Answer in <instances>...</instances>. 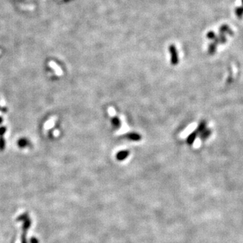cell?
Returning <instances> with one entry per match:
<instances>
[{
    "label": "cell",
    "mask_w": 243,
    "mask_h": 243,
    "mask_svg": "<svg viewBox=\"0 0 243 243\" xmlns=\"http://www.w3.org/2000/svg\"><path fill=\"white\" fill-rule=\"evenodd\" d=\"M169 51H170V53L171 63L173 66H176L179 62V57L176 46L173 44L170 45L169 46Z\"/></svg>",
    "instance_id": "1"
},
{
    "label": "cell",
    "mask_w": 243,
    "mask_h": 243,
    "mask_svg": "<svg viewBox=\"0 0 243 243\" xmlns=\"http://www.w3.org/2000/svg\"><path fill=\"white\" fill-rule=\"evenodd\" d=\"M125 136H126V138H127L128 140H131V141H141L142 139L141 134L137 133V132H128V133L125 134Z\"/></svg>",
    "instance_id": "2"
},
{
    "label": "cell",
    "mask_w": 243,
    "mask_h": 243,
    "mask_svg": "<svg viewBox=\"0 0 243 243\" xmlns=\"http://www.w3.org/2000/svg\"><path fill=\"white\" fill-rule=\"evenodd\" d=\"M130 155V151L128 150H122L117 152L116 155V159L118 161H123L126 159Z\"/></svg>",
    "instance_id": "3"
},
{
    "label": "cell",
    "mask_w": 243,
    "mask_h": 243,
    "mask_svg": "<svg viewBox=\"0 0 243 243\" xmlns=\"http://www.w3.org/2000/svg\"><path fill=\"white\" fill-rule=\"evenodd\" d=\"M220 33H223V34H228L229 35H233V31L231 30L230 28V26L227 25V24H222V26H220L219 28Z\"/></svg>",
    "instance_id": "4"
},
{
    "label": "cell",
    "mask_w": 243,
    "mask_h": 243,
    "mask_svg": "<svg viewBox=\"0 0 243 243\" xmlns=\"http://www.w3.org/2000/svg\"><path fill=\"white\" fill-rule=\"evenodd\" d=\"M112 124L116 128H118L121 126V121L117 116H113L112 117Z\"/></svg>",
    "instance_id": "5"
},
{
    "label": "cell",
    "mask_w": 243,
    "mask_h": 243,
    "mask_svg": "<svg viewBox=\"0 0 243 243\" xmlns=\"http://www.w3.org/2000/svg\"><path fill=\"white\" fill-rule=\"evenodd\" d=\"M235 14L239 18H242L243 17V6L237 7L235 9Z\"/></svg>",
    "instance_id": "6"
},
{
    "label": "cell",
    "mask_w": 243,
    "mask_h": 243,
    "mask_svg": "<svg viewBox=\"0 0 243 243\" xmlns=\"http://www.w3.org/2000/svg\"><path fill=\"white\" fill-rule=\"evenodd\" d=\"M196 134H196V132H193L192 134L189 135V136L187 139V143L188 144H192L193 143L194 141H195V137H196Z\"/></svg>",
    "instance_id": "7"
},
{
    "label": "cell",
    "mask_w": 243,
    "mask_h": 243,
    "mask_svg": "<svg viewBox=\"0 0 243 243\" xmlns=\"http://www.w3.org/2000/svg\"><path fill=\"white\" fill-rule=\"evenodd\" d=\"M207 37L211 40H214L217 37V35H215V32L213 31H209L207 34Z\"/></svg>",
    "instance_id": "8"
},
{
    "label": "cell",
    "mask_w": 243,
    "mask_h": 243,
    "mask_svg": "<svg viewBox=\"0 0 243 243\" xmlns=\"http://www.w3.org/2000/svg\"><path fill=\"white\" fill-rule=\"evenodd\" d=\"M216 50V43H212L209 46V52L211 54H213L215 52Z\"/></svg>",
    "instance_id": "9"
},
{
    "label": "cell",
    "mask_w": 243,
    "mask_h": 243,
    "mask_svg": "<svg viewBox=\"0 0 243 243\" xmlns=\"http://www.w3.org/2000/svg\"><path fill=\"white\" fill-rule=\"evenodd\" d=\"M242 6H243V0H242Z\"/></svg>",
    "instance_id": "10"
}]
</instances>
